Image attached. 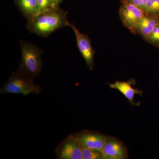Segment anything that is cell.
I'll list each match as a JSON object with an SVG mask.
<instances>
[{
	"label": "cell",
	"instance_id": "obj_1",
	"mask_svg": "<svg viewBox=\"0 0 159 159\" xmlns=\"http://www.w3.org/2000/svg\"><path fill=\"white\" fill-rule=\"evenodd\" d=\"M68 13L59 6L51 7L38 15L31 21L27 22L26 28L31 33L40 37H48L58 29L70 27Z\"/></svg>",
	"mask_w": 159,
	"mask_h": 159
},
{
	"label": "cell",
	"instance_id": "obj_2",
	"mask_svg": "<svg viewBox=\"0 0 159 159\" xmlns=\"http://www.w3.org/2000/svg\"><path fill=\"white\" fill-rule=\"evenodd\" d=\"M21 59L18 70L33 78L39 77L43 67V51L32 43L21 40Z\"/></svg>",
	"mask_w": 159,
	"mask_h": 159
},
{
	"label": "cell",
	"instance_id": "obj_3",
	"mask_svg": "<svg viewBox=\"0 0 159 159\" xmlns=\"http://www.w3.org/2000/svg\"><path fill=\"white\" fill-rule=\"evenodd\" d=\"M34 78L17 70L10 75L8 81L0 89V94H21L27 96L30 94H39L42 89L34 82Z\"/></svg>",
	"mask_w": 159,
	"mask_h": 159
},
{
	"label": "cell",
	"instance_id": "obj_4",
	"mask_svg": "<svg viewBox=\"0 0 159 159\" xmlns=\"http://www.w3.org/2000/svg\"><path fill=\"white\" fill-rule=\"evenodd\" d=\"M55 154L58 159H82V147L74 134L68 136L56 147Z\"/></svg>",
	"mask_w": 159,
	"mask_h": 159
},
{
	"label": "cell",
	"instance_id": "obj_5",
	"mask_svg": "<svg viewBox=\"0 0 159 159\" xmlns=\"http://www.w3.org/2000/svg\"><path fill=\"white\" fill-rule=\"evenodd\" d=\"M119 14L122 24L130 31L145 15L142 9L123 0L121 1Z\"/></svg>",
	"mask_w": 159,
	"mask_h": 159
},
{
	"label": "cell",
	"instance_id": "obj_6",
	"mask_svg": "<svg viewBox=\"0 0 159 159\" xmlns=\"http://www.w3.org/2000/svg\"><path fill=\"white\" fill-rule=\"evenodd\" d=\"M70 27L75 34L77 48L85 60L87 66L90 70H93L95 66L94 57L95 52L91 44L90 39L87 35L81 33L74 24L70 23Z\"/></svg>",
	"mask_w": 159,
	"mask_h": 159
},
{
	"label": "cell",
	"instance_id": "obj_7",
	"mask_svg": "<svg viewBox=\"0 0 159 159\" xmlns=\"http://www.w3.org/2000/svg\"><path fill=\"white\" fill-rule=\"evenodd\" d=\"M82 148L97 149L102 152L105 145L106 136L95 131L85 130L74 134Z\"/></svg>",
	"mask_w": 159,
	"mask_h": 159
},
{
	"label": "cell",
	"instance_id": "obj_8",
	"mask_svg": "<svg viewBox=\"0 0 159 159\" xmlns=\"http://www.w3.org/2000/svg\"><path fill=\"white\" fill-rule=\"evenodd\" d=\"M102 153V159H126L129 157L127 147L122 141L115 137L106 136Z\"/></svg>",
	"mask_w": 159,
	"mask_h": 159
},
{
	"label": "cell",
	"instance_id": "obj_9",
	"mask_svg": "<svg viewBox=\"0 0 159 159\" xmlns=\"http://www.w3.org/2000/svg\"><path fill=\"white\" fill-rule=\"evenodd\" d=\"M136 81L132 79L127 81H117L114 84H109L111 89H116L122 93L129 100V103L132 106L139 107L141 102H134V97L136 94L143 96V92L137 88H134L132 86L135 84Z\"/></svg>",
	"mask_w": 159,
	"mask_h": 159
},
{
	"label": "cell",
	"instance_id": "obj_10",
	"mask_svg": "<svg viewBox=\"0 0 159 159\" xmlns=\"http://www.w3.org/2000/svg\"><path fill=\"white\" fill-rule=\"evenodd\" d=\"M159 24V18L145 14L130 31L145 38L150 34L156 26Z\"/></svg>",
	"mask_w": 159,
	"mask_h": 159
},
{
	"label": "cell",
	"instance_id": "obj_11",
	"mask_svg": "<svg viewBox=\"0 0 159 159\" xmlns=\"http://www.w3.org/2000/svg\"><path fill=\"white\" fill-rule=\"evenodd\" d=\"M16 4L28 22L31 21L39 14L36 0H14Z\"/></svg>",
	"mask_w": 159,
	"mask_h": 159
},
{
	"label": "cell",
	"instance_id": "obj_12",
	"mask_svg": "<svg viewBox=\"0 0 159 159\" xmlns=\"http://www.w3.org/2000/svg\"><path fill=\"white\" fill-rule=\"evenodd\" d=\"M144 11L147 15L159 18V0H148Z\"/></svg>",
	"mask_w": 159,
	"mask_h": 159
},
{
	"label": "cell",
	"instance_id": "obj_13",
	"mask_svg": "<svg viewBox=\"0 0 159 159\" xmlns=\"http://www.w3.org/2000/svg\"><path fill=\"white\" fill-rule=\"evenodd\" d=\"M82 159H102V152L97 149L82 148Z\"/></svg>",
	"mask_w": 159,
	"mask_h": 159
},
{
	"label": "cell",
	"instance_id": "obj_14",
	"mask_svg": "<svg viewBox=\"0 0 159 159\" xmlns=\"http://www.w3.org/2000/svg\"><path fill=\"white\" fill-rule=\"evenodd\" d=\"M145 41L152 45L159 47V24L153 29L148 36L143 38Z\"/></svg>",
	"mask_w": 159,
	"mask_h": 159
},
{
	"label": "cell",
	"instance_id": "obj_15",
	"mask_svg": "<svg viewBox=\"0 0 159 159\" xmlns=\"http://www.w3.org/2000/svg\"><path fill=\"white\" fill-rule=\"evenodd\" d=\"M39 9V14L54 7L49 0H36Z\"/></svg>",
	"mask_w": 159,
	"mask_h": 159
},
{
	"label": "cell",
	"instance_id": "obj_16",
	"mask_svg": "<svg viewBox=\"0 0 159 159\" xmlns=\"http://www.w3.org/2000/svg\"><path fill=\"white\" fill-rule=\"evenodd\" d=\"M136 6L144 11L148 0H123Z\"/></svg>",
	"mask_w": 159,
	"mask_h": 159
},
{
	"label": "cell",
	"instance_id": "obj_17",
	"mask_svg": "<svg viewBox=\"0 0 159 159\" xmlns=\"http://www.w3.org/2000/svg\"><path fill=\"white\" fill-rule=\"evenodd\" d=\"M51 2L52 6L54 7L56 6H59V5L61 4L63 0H49Z\"/></svg>",
	"mask_w": 159,
	"mask_h": 159
},
{
	"label": "cell",
	"instance_id": "obj_18",
	"mask_svg": "<svg viewBox=\"0 0 159 159\" xmlns=\"http://www.w3.org/2000/svg\"></svg>",
	"mask_w": 159,
	"mask_h": 159
}]
</instances>
